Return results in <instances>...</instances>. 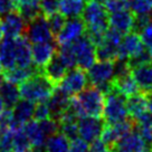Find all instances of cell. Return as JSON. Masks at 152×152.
<instances>
[{"label": "cell", "instance_id": "obj_1", "mask_svg": "<svg viewBox=\"0 0 152 152\" xmlns=\"http://www.w3.org/2000/svg\"><path fill=\"white\" fill-rule=\"evenodd\" d=\"M69 107L78 118L102 116L104 110V94L96 86H86L78 94L72 96Z\"/></svg>", "mask_w": 152, "mask_h": 152}, {"label": "cell", "instance_id": "obj_2", "mask_svg": "<svg viewBox=\"0 0 152 152\" xmlns=\"http://www.w3.org/2000/svg\"><path fill=\"white\" fill-rule=\"evenodd\" d=\"M56 86L43 73H37L19 84L20 97L34 103L47 102Z\"/></svg>", "mask_w": 152, "mask_h": 152}, {"label": "cell", "instance_id": "obj_3", "mask_svg": "<svg viewBox=\"0 0 152 152\" xmlns=\"http://www.w3.org/2000/svg\"><path fill=\"white\" fill-rule=\"evenodd\" d=\"M103 119L105 123L115 124L125 120L129 116L126 110V97L119 93L116 90H112L104 95V110Z\"/></svg>", "mask_w": 152, "mask_h": 152}, {"label": "cell", "instance_id": "obj_4", "mask_svg": "<svg viewBox=\"0 0 152 152\" xmlns=\"http://www.w3.org/2000/svg\"><path fill=\"white\" fill-rule=\"evenodd\" d=\"M72 47L75 54L76 65L84 71H87L95 62H96V47L86 34L76 40L72 42Z\"/></svg>", "mask_w": 152, "mask_h": 152}, {"label": "cell", "instance_id": "obj_5", "mask_svg": "<svg viewBox=\"0 0 152 152\" xmlns=\"http://www.w3.org/2000/svg\"><path fill=\"white\" fill-rule=\"evenodd\" d=\"M25 36L31 44L47 43L55 40V36L49 27L47 17H45L43 14L27 23Z\"/></svg>", "mask_w": 152, "mask_h": 152}, {"label": "cell", "instance_id": "obj_6", "mask_svg": "<svg viewBox=\"0 0 152 152\" xmlns=\"http://www.w3.org/2000/svg\"><path fill=\"white\" fill-rule=\"evenodd\" d=\"M109 11L103 4L90 0L84 7L82 19L84 20L86 27H101L109 28Z\"/></svg>", "mask_w": 152, "mask_h": 152}, {"label": "cell", "instance_id": "obj_7", "mask_svg": "<svg viewBox=\"0 0 152 152\" xmlns=\"http://www.w3.org/2000/svg\"><path fill=\"white\" fill-rule=\"evenodd\" d=\"M105 126L103 116H82L77 120L78 137L87 143H92L101 137Z\"/></svg>", "mask_w": 152, "mask_h": 152}, {"label": "cell", "instance_id": "obj_8", "mask_svg": "<svg viewBox=\"0 0 152 152\" xmlns=\"http://www.w3.org/2000/svg\"><path fill=\"white\" fill-rule=\"evenodd\" d=\"M88 84L87 74L80 67H74L67 71L65 77L59 83V87L69 96L78 94Z\"/></svg>", "mask_w": 152, "mask_h": 152}, {"label": "cell", "instance_id": "obj_9", "mask_svg": "<svg viewBox=\"0 0 152 152\" xmlns=\"http://www.w3.org/2000/svg\"><path fill=\"white\" fill-rule=\"evenodd\" d=\"M86 25L82 17H76V18H67L66 23L64 25L62 30L56 35L55 40L57 45H64V44H69L72 42L76 40L85 34Z\"/></svg>", "mask_w": 152, "mask_h": 152}, {"label": "cell", "instance_id": "obj_10", "mask_svg": "<svg viewBox=\"0 0 152 152\" xmlns=\"http://www.w3.org/2000/svg\"><path fill=\"white\" fill-rule=\"evenodd\" d=\"M86 74L91 85L99 87L110 83L114 77V62H95L87 69Z\"/></svg>", "mask_w": 152, "mask_h": 152}, {"label": "cell", "instance_id": "obj_11", "mask_svg": "<svg viewBox=\"0 0 152 152\" xmlns=\"http://www.w3.org/2000/svg\"><path fill=\"white\" fill-rule=\"evenodd\" d=\"M115 152H150V147L140 135L137 128L123 135L113 149Z\"/></svg>", "mask_w": 152, "mask_h": 152}, {"label": "cell", "instance_id": "obj_12", "mask_svg": "<svg viewBox=\"0 0 152 152\" xmlns=\"http://www.w3.org/2000/svg\"><path fill=\"white\" fill-rule=\"evenodd\" d=\"M144 48L145 46L142 43V39L138 33L131 31L129 34H125L123 35L122 40L120 43L118 59L129 61L130 58L137 56L141 52H143Z\"/></svg>", "mask_w": 152, "mask_h": 152}, {"label": "cell", "instance_id": "obj_13", "mask_svg": "<svg viewBox=\"0 0 152 152\" xmlns=\"http://www.w3.org/2000/svg\"><path fill=\"white\" fill-rule=\"evenodd\" d=\"M56 40L47 42V43H36L31 46V58H33V65L39 71L43 72V68L46 66L53 56L57 53Z\"/></svg>", "mask_w": 152, "mask_h": 152}, {"label": "cell", "instance_id": "obj_14", "mask_svg": "<svg viewBox=\"0 0 152 152\" xmlns=\"http://www.w3.org/2000/svg\"><path fill=\"white\" fill-rule=\"evenodd\" d=\"M2 30L4 36L10 38H17L19 36H24L27 27V23L20 16L17 10H14L9 14L2 16Z\"/></svg>", "mask_w": 152, "mask_h": 152}, {"label": "cell", "instance_id": "obj_15", "mask_svg": "<svg viewBox=\"0 0 152 152\" xmlns=\"http://www.w3.org/2000/svg\"><path fill=\"white\" fill-rule=\"evenodd\" d=\"M71 99L72 96L66 94L59 86H56L52 96L47 101L50 119H54L56 121L61 119V116L64 114V112L69 107Z\"/></svg>", "mask_w": 152, "mask_h": 152}, {"label": "cell", "instance_id": "obj_16", "mask_svg": "<svg viewBox=\"0 0 152 152\" xmlns=\"http://www.w3.org/2000/svg\"><path fill=\"white\" fill-rule=\"evenodd\" d=\"M135 15L130 9L114 11L109 14V25L111 28L118 30L122 35L133 31Z\"/></svg>", "mask_w": 152, "mask_h": 152}, {"label": "cell", "instance_id": "obj_17", "mask_svg": "<svg viewBox=\"0 0 152 152\" xmlns=\"http://www.w3.org/2000/svg\"><path fill=\"white\" fill-rule=\"evenodd\" d=\"M34 111H35V103L31 101L20 99L11 109L12 114V126L16 130L17 128L23 126L25 123L33 120Z\"/></svg>", "mask_w": 152, "mask_h": 152}, {"label": "cell", "instance_id": "obj_18", "mask_svg": "<svg viewBox=\"0 0 152 152\" xmlns=\"http://www.w3.org/2000/svg\"><path fill=\"white\" fill-rule=\"evenodd\" d=\"M68 68L64 64L58 54H55L53 58L46 64V66L43 68V74L52 82L55 86H58L62 80L65 77Z\"/></svg>", "mask_w": 152, "mask_h": 152}, {"label": "cell", "instance_id": "obj_19", "mask_svg": "<svg viewBox=\"0 0 152 152\" xmlns=\"http://www.w3.org/2000/svg\"><path fill=\"white\" fill-rule=\"evenodd\" d=\"M23 129H24L27 138L29 139L33 149L40 152H45V144L47 141V137L43 132L38 121L30 120L23 125Z\"/></svg>", "mask_w": 152, "mask_h": 152}, {"label": "cell", "instance_id": "obj_20", "mask_svg": "<svg viewBox=\"0 0 152 152\" xmlns=\"http://www.w3.org/2000/svg\"><path fill=\"white\" fill-rule=\"evenodd\" d=\"M15 59H16V66H33L31 46L29 45V40L25 35L15 38Z\"/></svg>", "mask_w": 152, "mask_h": 152}, {"label": "cell", "instance_id": "obj_21", "mask_svg": "<svg viewBox=\"0 0 152 152\" xmlns=\"http://www.w3.org/2000/svg\"><path fill=\"white\" fill-rule=\"evenodd\" d=\"M131 74L141 93L152 91V63L133 67L131 68Z\"/></svg>", "mask_w": 152, "mask_h": 152}, {"label": "cell", "instance_id": "obj_22", "mask_svg": "<svg viewBox=\"0 0 152 152\" xmlns=\"http://www.w3.org/2000/svg\"><path fill=\"white\" fill-rule=\"evenodd\" d=\"M112 82H113L114 90H116L125 97L140 93V88H139L137 82L134 81L131 71L125 74H122V75L114 76Z\"/></svg>", "mask_w": 152, "mask_h": 152}, {"label": "cell", "instance_id": "obj_23", "mask_svg": "<svg viewBox=\"0 0 152 152\" xmlns=\"http://www.w3.org/2000/svg\"><path fill=\"white\" fill-rule=\"evenodd\" d=\"M40 72L42 71H39L34 65L30 67L15 66L12 68H9V69H4V72H2V78L5 81H8L10 83H14V84L17 85V84H21L23 82L28 80L29 77H31L33 75L37 74V73H40Z\"/></svg>", "mask_w": 152, "mask_h": 152}, {"label": "cell", "instance_id": "obj_24", "mask_svg": "<svg viewBox=\"0 0 152 152\" xmlns=\"http://www.w3.org/2000/svg\"><path fill=\"white\" fill-rule=\"evenodd\" d=\"M0 62L4 69H9L16 66L15 38L5 37L0 42Z\"/></svg>", "mask_w": 152, "mask_h": 152}, {"label": "cell", "instance_id": "obj_25", "mask_svg": "<svg viewBox=\"0 0 152 152\" xmlns=\"http://www.w3.org/2000/svg\"><path fill=\"white\" fill-rule=\"evenodd\" d=\"M0 96L4 101L5 109L11 110L15 104L20 100V92L19 87L16 84L2 80L0 83Z\"/></svg>", "mask_w": 152, "mask_h": 152}, {"label": "cell", "instance_id": "obj_26", "mask_svg": "<svg viewBox=\"0 0 152 152\" xmlns=\"http://www.w3.org/2000/svg\"><path fill=\"white\" fill-rule=\"evenodd\" d=\"M126 110H128L129 116L133 120H137L143 113L148 111L147 100L143 93H137L126 97Z\"/></svg>", "mask_w": 152, "mask_h": 152}, {"label": "cell", "instance_id": "obj_27", "mask_svg": "<svg viewBox=\"0 0 152 152\" xmlns=\"http://www.w3.org/2000/svg\"><path fill=\"white\" fill-rule=\"evenodd\" d=\"M84 0H58V11L65 18L81 17L85 7Z\"/></svg>", "mask_w": 152, "mask_h": 152}, {"label": "cell", "instance_id": "obj_28", "mask_svg": "<svg viewBox=\"0 0 152 152\" xmlns=\"http://www.w3.org/2000/svg\"><path fill=\"white\" fill-rule=\"evenodd\" d=\"M96 61L115 62L119 57V45L104 39V42L96 46Z\"/></svg>", "mask_w": 152, "mask_h": 152}, {"label": "cell", "instance_id": "obj_29", "mask_svg": "<svg viewBox=\"0 0 152 152\" xmlns=\"http://www.w3.org/2000/svg\"><path fill=\"white\" fill-rule=\"evenodd\" d=\"M17 11L26 23L31 21L39 15H42L39 0H24L23 2L17 5Z\"/></svg>", "mask_w": 152, "mask_h": 152}, {"label": "cell", "instance_id": "obj_30", "mask_svg": "<svg viewBox=\"0 0 152 152\" xmlns=\"http://www.w3.org/2000/svg\"><path fill=\"white\" fill-rule=\"evenodd\" d=\"M69 140L59 131L49 137L45 144V152H68Z\"/></svg>", "mask_w": 152, "mask_h": 152}, {"label": "cell", "instance_id": "obj_31", "mask_svg": "<svg viewBox=\"0 0 152 152\" xmlns=\"http://www.w3.org/2000/svg\"><path fill=\"white\" fill-rule=\"evenodd\" d=\"M33 149L29 139L27 138L23 126L17 128L14 131L12 139V152H29Z\"/></svg>", "mask_w": 152, "mask_h": 152}, {"label": "cell", "instance_id": "obj_32", "mask_svg": "<svg viewBox=\"0 0 152 152\" xmlns=\"http://www.w3.org/2000/svg\"><path fill=\"white\" fill-rule=\"evenodd\" d=\"M57 54L61 57L64 64L67 66L68 69L77 67L76 65V58L75 54L72 47V44H64V45H58V49H57Z\"/></svg>", "mask_w": 152, "mask_h": 152}, {"label": "cell", "instance_id": "obj_33", "mask_svg": "<svg viewBox=\"0 0 152 152\" xmlns=\"http://www.w3.org/2000/svg\"><path fill=\"white\" fill-rule=\"evenodd\" d=\"M101 140L107 145V148L110 149H113L114 145L116 144V142L121 139L120 133L118 132V130L115 128L114 124H107L105 123V126L102 131L101 134Z\"/></svg>", "mask_w": 152, "mask_h": 152}, {"label": "cell", "instance_id": "obj_34", "mask_svg": "<svg viewBox=\"0 0 152 152\" xmlns=\"http://www.w3.org/2000/svg\"><path fill=\"white\" fill-rule=\"evenodd\" d=\"M129 8L134 15L152 14V0H129Z\"/></svg>", "mask_w": 152, "mask_h": 152}, {"label": "cell", "instance_id": "obj_35", "mask_svg": "<svg viewBox=\"0 0 152 152\" xmlns=\"http://www.w3.org/2000/svg\"><path fill=\"white\" fill-rule=\"evenodd\" d=\"M14 131L12 128L0 129V152H12Z\"/></svg>", "mask_w": 152, "mask_h": 152}, {"label": "cell", "instance_id": "obj_36", "mask_svg": "<svg viewBox=\"0 0 152 152\" xmlns=\"http://www.w3.org/2000/svg\"><path fill=\"white\" fill-rule=\"evenodd\" d=\"M59 124V132L63 133L69 141L78 138V129H77V121H58Z\"/></svg>", "mask_w": 152, "mask_h": 152}, {"label": "cell", "instance_id": "obj_37", "mask_svg": "<svg viewBox=\"0 0 152 152\" xmlns=\"http://www.w3.org/2000/svg\"><path fill=\"white\" fill-rule=\"evenodd\" d=\"M47 20H48V24H49V27L52 29V31L55 37H56L57 34L62 30V28L64 27L65 23H66V18L59 11L56 12V14L50 15L49 17H47Z\"/></svg>", "mask_w": 152, "mask_h": 152}, {"label": "cell", "instance_id": "obj_38", "mask_svg": "<svg viewBox=\"0 0 152 152\" xmlns=\"http://www.w3.org/2000/svg\"><path fill=\"white\" fill-rule=\"evenodd\" d=\"M39 6L45 17L58 12V0H39Z\"/></svg>", "mask_w": 152, "mask_h": 152}, {"label": "cell", "instance_id": "obj_39", "mask_svg": "<svg viewBox=\"0 0 152 152\" xmlns=\"http://www.w3.org/2000/svg\"><path fill=\"white\" fill-rule=\"evenodd\" d=\"M50 118L49 115V109H48L47 102H39L35 105V111H34L33 119L36 121H43L45 119Z\"/></svg>", "mask_w": 152, "mask_h": 152}, {"label": "cell", "instance_id": "obj_40", "mask_svg": "<svg viewBox=\"0 0 152 152\" xmlns=\"http://www.w3.org/2000/svg\"><path fill=\"white\" fill-rule=\"evenodd\" d=\"M104 6L109 12L130 9L129 8V0H105Z\"/></svg>", "mask_w": 152, "mask_h": 152}, {"label": "cell", "instance_id": "obj_41", "mask_svg": "<svg viewBox=\"0 0 152 152\" xmlns=\"http://www.w3.org/2000/svg\"><path fill=\"white\" fill-rule=\"evenodd\" d=\"M90 145L88 143L81 138H76L69 141L68 152H88Z\"/></svg>", "mask_w": 152, "mask_h": 152}, {"label": "cell", "instance_id": "obj_42", "mask_svg": "<svg viewBox=\"0 0 152 152\" xmlns=\"http://www.w3.org/2000/svg\"><path fill=\"white\" fill-rule=\"evenodd\" d=\"M14 10H17L15 0H0V16H5Z\"/></svg>", "mask_w": 152, "mask_h": 152}, {"label": "cell", "instance_id": "obj_43", "mask_svg": "<svg viewBox=\"0 0 152 152\" xmlns=\"http://www.w3.org/2000/svg\"><path fill=\"white\" fill-rule=\"evenodd\" d=\"M90 149L88 152H106L107 151V145L105 144L102 140L96 139L95 141H93L92 143H90Z\"/></svg>", "mask_w": 152, "mask_h": 152}, {"label": "cell", "instance_id": "obj_44", "mask_svg": "<svg viewBox=\"0 0 152 152\" xmlns=\"http://www.w3.org/2000/svg\"><path fill=\"white\" fill-rule=\"evenodd\" d=\"M144 96H145V100H147V106H148V111L152 113V91L150 92H147V93H143Z\"/></svg>", "mask_w": 152, "mask_h": 152}, {"label": "cell", "instance_id": "obj_45", "mask_svg": "<svg viewBox=\"0 0 152 152\" xmlns=\"http://www.w3.org/2000/svg\"><path fill=\"white\" fill-rule=\"evenodd\" d=\"M4 38V30H2V24H1V19H0V42Z\"/></svg>", "mask_w": 152, "mask_h": 152}, {"label": "cell", "instance_id": "obj_46", "mask_svg": "<svg viewBox=\"0 0 152 152\" xmlns=\"http://www.w3.org/2000/svg\"><path fill=\"white\" fill-rule=\"evenodd\" d=\"M93 1H96V2H99V4H103L104 5L105 0H93Z\"/></svg>", "mask_w": 152, "mask_h": 152}, {"label": "cell", "instance_id": "obj_47", "mask_svg": "<svg viewBox=\"0 0 152 152\" xmlns=\"http://www.w3.org/2000/svg\"><path fill=\"white\" fill-rule=\"evenodd\" d=\"M15 1H16V7H17V5H18V4H20V2H23L24 0H15Z\"/></svg>", "mask_w": 152, "mask_h": 152}, {"label": "cell", "instance_id": "obj_48", "mask_svg": "<svg viewBox=\"0 0 152 152\" xmlns=\"http://www.w3.org/2000/svg\"><path fill=\"white\" fill-rule=\"evenodd\" d=\"M106 152H115L114 150H111V151H106Z\"/></svg>", "mask_w": 152, "mask_h": 152}, {"label": "cell", "instance_id": "obj_49", "mask_svg": "<svg viewBox=\"0 0 152 152\" xmlns=\"http://www.w3.org/2000/svg\"><path fill=\"white\" fill-rule=\"evenodd\" d=\"M84 1H90V0H84Z\"/></svg>", "mask_w": 152, "mask_h": 152}]
</instances>
